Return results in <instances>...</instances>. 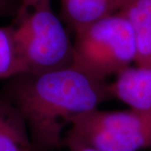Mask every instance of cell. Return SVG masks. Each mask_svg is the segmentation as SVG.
<instances>
[{"label":"cell","instance_id":"obj_1","mask_svg":"<svg viewBox=\"0 0 151 151\" xmlns=\"http://www.w3.org/2000/svg\"><path fill=\"white\" fill-rule=\"evenodd\" d=\"M4 97L24 117L33 151L60 149L72 119L113 99L108 82L93 80L72 67L15 76L6 84Z\"/></svg>","mask_w":151,"mask_h":151},{"label":"cell","instance_id":"obj_2","mask_svg":"<svg viewBox=\"0 0 151 151\" xmlns=\"http://www.w3.org/2000/svg\"><path fill=\"white\" fill-rule=\"evenodd\" d=\"M71 66L90 78L107 82L135 62L134 34L121 12L77 29Z\"/></svg>","mask_w":151,"mask_h":151},{"label":"cell","instance_id":"obj_3","mask_svg":"<svg viewBox=\"0 0 151 151\" xmlns=\"http://www.w3.org/2000/svg\"><path fill=\"white\" fill-rule=\"evenodd\" d=\"M14 40L22 73L41 74L71 66L73 42L50 3L15 19Z\"/></svg>","mask_w":151,"mask_h":151},{"label":"cell","instance_id":"obj_4","mask_svg":"<svg viewBox=\"0 0 151 151\" xmlns=\"http://www.w3.org/2000/svg\"><path fill=\"white\" fill-rule=\"evenodd\" d=\"M100 151H139L151 148V113L103 111L76 116L65 132Z\"/></svg>","mask_w":151,"mask_h":151},{"label":"cell","instance_id":"obj_5","mask_svg":"<svg viewBox=\"0 0 151 151\" xmlns=\"http://www.w3.org/2000/svg\"><path fill=\"white\" fill-rule=\"evenodd\" d=\"M112 98L125 103L130 109L151 113V67L129 66L108 83Z\"/></svg>","mask_w":151,"mask_h":151},{"label":"cell","instance_id":"obj_6","mask_svg":"<svg viewBox=\"0 0 151 151\" xmlns=\"http://www.w3.org/2000/svg\"><path fill=\"white\" fill-rule=\"evenodd\" d=\"M61 17L74 31L124 9L129 0H60Z\"/></svg>","mask_w":151,"mask_h":151},{"label":"cell","instance_id":"obj_7","mask_svg":"<svg viewBox=\"0 0 151 151\" xmlns=\"http://www.w3.org/2000/svg\"><path fill=\"white\" fill-rule=\"evenodd\" d=\"M135 39V65L151 67V0H129L122 10Z\"/></svg>","mask_w":151,"mask_h":151},{"label":"cell","instance_id":"obj_8","mask_svg":"<svg viewBox=\"0 0 151 151\" xmlns=\"http://www.w3.org/2000/svg\"><path fill=\"white\" fill-rule=\"evenodd\" d=\"M0 151H33L24 117L4 97L0 98Z\"/></svg>","mask_w":151,"mask_h":151},{"label":"cell","instance_id":"obj_9","mask_svg":"<svg viewBox=\"0 0 151 151\" xmlns=\"http://www.w3.org/2000/svg\"><path fill=\"white\" fill-rule=\"evenodd\" d=\"M13 30V25L0 27V80L22 74Z\"/></svg>","mask_w":151,"mask_h":151},{"label":"cell","instance_id":"obj_10","mask_svg":"<svg viewBox=\"0 0 151 151\" xmlns=\"http://www.w3.org/2000/svg\"><path fill=\"white\" fill-rule=\"evenodd\" d=\"M63 145L68 149V151H100L67 133L65 134Z\"/></svg>","mask_w":151,"mask_h":151},{"label":"cell","instance_id":"obj_11","mask_svg":"<svg viewBox=\"0 0 151 151\" xmlns=\"http://www.w3.org/2000/svg\"><path fill=\"white\" fill-rule=\"evenodd\" d=\"M47 3H50V0H20V4L18 8L16 14V19L24 16L29 11Z\"/></svg>","mask_w":151,"mask_h":151},{"label":"cell","instance_id":"obj_12","mask_svg":"<svg viewBox=\"0 0 151 151\" xmlns=\"http://www.w3.org/2000/svg\"><path fill=\"white\" fill-rule=\"evenodd\" d=\"M10 6L9 4H0V16L7 14L10 11Z\"/></svg>","mask_w":151,"mask_h":151},{"label":"cell","instance_id":"obj_13","mask_svg":"<svg viewBox=\"0 0 151 151\" xmlns=\"http://www.w3.org/2000/svg\"><path fill=\"white\" fill-rule=\"evenodd\" d=\"M0 4H11V0H0Z\"/></svg>","mask_w":151,"mask_h":151}]
</instances>
